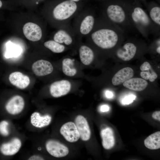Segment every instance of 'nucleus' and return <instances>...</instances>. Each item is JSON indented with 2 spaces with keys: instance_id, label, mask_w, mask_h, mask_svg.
<instances>
[{
  "instance_id": "nucleus-1",
  "label": "nucleus",
  "mask_w": 160,
  "mask_h": 160,
  "mask_svg": "<svg viewBox=\"0 0 160 160\" xmlns=\"http://www.w3.org/2000/svg\"><path fill=\"white\" fill-rule=\"evenodd\" d=\"M81 10L78 2L65 0L54 7L52 14L53 18L60 23L61 28L69 25L70 21Z\"/></svg>"
},
{
  "instance_id": "nucleus-2",
  "label": "nucleus",
  "mask_w": 160,
  "mask_h": 160,
  "mask_svg": "<svg viewBox=\"0 0 160 160\" xmlns=\"http://www.w3.org/2000/svg\"><path fill=\"white\" fill-rule=\"evenodd\" d=\"M87 37L97 46L104 49L113 48L118 40L116 33L107 28H102L92 31Z\"/></svg>"
},
{
  "instance_id": "nucleus-3",
  "label": "nucleus",
  "mask_w": 160,
  "mask_h": 160,
  "mask_svg": "<svg viewBox=\"0 0 160 160\" xmlns=\"http://www.w3.org/2000/svg\"><path fill=\"white\" fill-rule=\"evenodd\" d=\"M74 17L72 27L78 37L89 35L92 31L95 25V18L93 15L88 10H81Z\"/></svg>"
},
{
  "instance_id": "nucleus-4",
  "label": "nucleus",
  "mask_w": 160,
  "mask_h": 160,
  "mask_svg": "<svg viewBox=\"0 0 160 160\" xmlns=\"http://www.w3.org/2000/svg\"><path fill=\"white\" fill-rule=\"evenodd\" d=\"M76 37H78L73 27L68 25L60 28L56 32L53 40L65 46H69L73 43Z\"/></svg>"
},
{
  "instance_id": "nucleus-5",
  "label": "nucleus",
  "mask_w": 160,
  "mask_h": 160,
  "mask_svg": "<svg viewBox=\"0 0 160 160\" xmlns=\"http://www.w3.org/2000/svg\"><path fill=\"white\" fill-rule=\"evenodd\" d=\"M71 89L70 82L66 80H62L52 83L50 87L49 91L52 97L57 98L66 95Z\"/></svg>"
},
{
  "instance_id": "nucleus-6",
  "label": "nucleus",
  "mask_w": 160,
  "mask_h": 160,
  "mask_svg": "<svg viewBox=\"0 0 160 160\" xmlns=\"http://www.w3.org/2000/svg\"><path fill=\"white\" fill-rule=\"evenodd\" d=\"M45 147L49 153L55 157H64L69 153L68 149L66 146L55 140H48L46 143Z\"/></svg>"
},
{
  "instance_id": "nucleus-7",
  "label": "nucleus",
  "mask_w": 160,
  "mask_h": 160,
  "mask_svg": "<svg viewBox=\"0 0 160 160\" xmlns=\"http://www.w3.org/2000/svg\"><path fill=\"white\" fill-rule=\"evenodd\" d=\"M23 30L25 36L30 41H38L42 37V31L41 27L35 23H26L24 25Z\"/></svg>"
},
{
  "instance_id": "nucleus-8",
  "label": "nucleus",
  "mask_w": 160,
  "mask_h": 160,
  "mask_svg": "<svg viewBox=\"0 0 160 160\" xmlns=\"http://www.w3.org/2000/svg\"><path fill=\"white\" fill-rule=\"evenodd\" d=\"M61 134L68 141L73 143L77 141L80 135L74 123L68 122L64 124L60 130Z\"/></svg>"
},
{
  "instance_id": "nucleus-9",
  "label": "nucleus",
  "mask_w": 160,
  "mask_h": 160,
  "mask_svg": "<svg viewBox=\"0 0 160 160\" xmlns=\"http://www.w3.org/2000/svg\"><path fill=\"white\" fill-rule=\"evenodd\" d=\"M25 105L23 98L19 95H15L12 97L7 103L5 108L9 114L15 115L20 113L23 110Z\"/></svg>"
},
{
  "instance_id": "nucleus-10",
  "label": "nucleus",
  "mask_w": 160,
  "mask_h": 160,
  "mask_svg": "<svg viewBox=\"0 0 160 160\" xmlns=\"http://www.w3.org/2000/svg\"><path fill=\"white\" fill-rule=\"evenodd\" d=\"M33 73L38 76H44L51 73L53 68L49 61L44 60H38L35 62L32 66Z\"/></svg>"
},
{
  "instance_id": "nucleus-11",
  "label": "nucleus",
  "mask_w": 160,
  "mask_h": 160,
  "mask_svg": "<svg viewBox=\"0 0 160 160\" xmlns=\"http://www.w3.org/2000/svg\"><path fill=\"white\" fill-rule=\"evenodd\" d=\"M75 123L80 137L83 141L88 140L90 137L91 132L86 119L83 116L78 115L75 119Z\"/></svg>"
},
{
  "instance_id": "nucleus-12",
  "label": "nucleus",
  "mask_w": 160,
  "mask_h": 160,
  "mask_svg": "<svg viewBox=\"0 0 160 160\" xmlns=\"http://www.w3.org/2000/svg\"><path fill=\"white\" fill-rule=\"evenodd\" d=\"M9 79L12 84L21 89L27 87L30 82V78L28 76L19 71L11 73L9 75Z\"/></svg>"
},
{
  "instance_id": "nucleus-13",
  "label": "nucleus",
  "mask_w": 160,
  "mask_h": 160,
  "mask_svg": "<svg viewBox=\"0 0 160 160\" xmlns=\"http://www.w3.org/2000/svg\"><path fill=\"white\" fill-rule=\"evenodd\" d=\"M106 12L108 17L114 22L121 23L125 19V13L122 8L119 5L109 6L106 9Z\"/></svg>"
},
{
  "instance_id": "nucleus-14",
  "label": "nucleus",
  "mask_w": 160,
  "mask_h": 160,
  "mask_svg": "<svg viewBox=\"0 0 160 160\" xmlns=\"http://www.w3.org/2000/svg\"><path fill=\"white\" fill-rule=\"evenodd\" d=\"M137 47L133 44L128 43L116 51V55L120 59L124 61H128L132 59L135 56Z\"/></svg>"
},
{
  "instance_id": "nucleus-15",
  "label": "nucleus",
  "mask_w": 160,
  "mask_h": 160,
  "mask_svg": "<svg viewBox=\"0 0 160 160\" xmlns=\"http://www.w3.org/2000/svg\"><path fill=\"white\" fill-rule=\"evenodd\" d=\"M133 75L134 71L131 68H123L114 75L112 79V83L114 86L119 85L132 78Z\"/></svg>"
},
{
  "instance_id": "nucleus-16",
  "label": "nucleus",
  "mask_w": 160,
  "mask_h": 160,
  "mask_svg": "<svg viewBox=\"0 0 160 160\" xmlns=\"http://www.w3.org/2000/svg\"><path fill=\"white\" fill-rule=\"evenodd\" d=\"M21 145V142L20 139L14 138L10 142L2 144L1 148V151L5 155H13L18 152Z\"/></svg>"
},
{
  "instance_id": "nucleus-17",
  "label": "nucleus",
  "mask_w": 160,
  "mask_h": 160,
  "mask_svg": "<svg viewBox=\"0 0 160 160\" xmlns=\"http://www.w3.org/2000/svg\"><path fill=\"white\" fill-rule=\"evenodd\" d=\"M102 139V144L105 149L108 150L112 148L115 144V138L112 129L108 127L102 129L100 132Z\"/></svg>"
},
{
  "instance_id": "nucleus-18",
  "label": "nucleus",
  "mask_w": 160,
  "mask_h": 160,
  "mask_svg": "<svg viewBox=\"0 0 160 160\" xmlns=\"http://www.w3.org/2000/svg\"><path fill=\"white\" fill-rule=\"evenodd\" d=\"M148 85V83L145 80L139 78H132L123 83L124 87L136 91L144 90Z\"/></svg>"
},
{
  "instance_id": "nucleus-19",
  "label": "nucleus",
  "mask_w": 160,
  "mask_h": 160,
  "mask_svg": "<svg viewBox=\"0 0 160 160\" xmlns=\"http://www.w3.org/2000/svg\"><path fill=\"white\" fill-rule=\"evenodd\" d=\"M51 117L49 115L41 116L37 112L32 113L31 116V122L33 126L41 128L48 125L51 122Z\"/></svg>"
},
{
  "instance_id": "nucleus-20",
  "label": "nucleus",
  "mask_w": 160,
  "mask_h": 160,
  "mask_svg": "<svg viewBox=\"0 0 160 160\" xmlns=\"http://www.w3.org/2000/svg\"><path fill=\"white\" fill-rule=\"evenodd\" d=\"M79 54L80 60L84 65H90L94 59V54L93 51L86 45L83 44L80 46Z\"/></svg>"
},
{
  "instance_id": "nucleus-21",
  "label": "nucleus",
  "mask_w": 160,
  "mask_h": 160,
  "mask_svg": "<svg viewBox=\"0 0 160 160\" xmlns=\"http://www.w3.org/2000/svg\"><path fill=\"white\" fill-rule=\"evenodd\" d=\"M133 21L136 23L146 26L150 23L149 17L145 12L141 8H135L132 14Z\"/></svg>"
},
{
  "instance_id": "nucleus-22",
  "label": "nucleus",
  "mask_w": 160,
  "mask_h": 160,
  "mask_svg": "<svg viewBox=\"0 0 160 160\" xmlns=\"http://www.w3.org/2000/svg\"><path fill=\"white\" fill-rule=\"evenodd\" d=\"M142 71L140 73V76L145 80H149L151 82L154 81L157 78V75L153 70L150 64L145 62L140 67Z\"/></svg>"
},
{
  "instance_id": "nucleus-23",
  "label": "nucleus",
  "mask_w": 160,
  "mask_h": 160,
  "mask_svg": "<svg viewBox=\"0 0 160 160\" xmlns=\"http://www.w3.org/2000/svg\"><path fill=\"white\" fill-rule=\"evenodd\" d=\"M145 146L151 150L160 148V132H156L149 136L144 140Z\"/></svg>"
},
{
  "instance_id": "nucleus-24",
  "label": "nucleus",
  "mask_w": 160,
  "mask_h": 160,
  "mask_svg": "<svg viewBox=\"0 0 160 160\" xmlns=\"http://www.w3.org/2000/svg\"><path fill=\"white\" fill-rule=\"evenodd\" d=\"M62 70L66 76L72 77L77 73V70L73 66V60L69 58L63 59L62 62Z\"/></svg>"
},
{
  "instance_id": "nucleus-25",
  "label": "nucleus",
  "mask_w": 160,
  "mask_h": 160,
  "mask_svg": "<svg viewBox=\"0 0 160 160\" xmlns=\"http://www.w3.org/2000/svg\"><path fill=\"white\" fill-rule=\"evenodd\" d=\"M46 48L55 53H61L65 49V47L63 44L58 43L54 40H49L44 43Z\"/></svg>"
},
{
  "instance_id": "nucleus-26",
  "label": "nucleus",
  "mask_w": 160,
  "mask_h": 160,
  "mask_svg": "<svg viewBox=\"0 0 160 160\" xmlns=\"http://www.w3.org/2000/svg\"><path fill=\"white\" fill-rule=\"evenodd\" d=\"M151 19L157 24L160 25V8L155 7L153 8L150 12Z\"/></svg>"
},
{
  "instance_id": "nucleus-27",
  "label": "nucleus",
  "mask_w": 160,
  "mask_h": 160,
  "mask_svg": "<svg viewBox=\"0 0 160 160\" xmlns=\"http://www.w3.org/2000/svg\"><path fill=\"white\" fill-rule=\"evenodd\" d=\"M9 124L6 121H3L0 123V132L4 136L7 135L9 133L7 127Z\"/></svg>"
},
{
  "instance_id": "nucleus-28",
  "label": "nucleus",
  "mask_w": 160,
  "mask_h": 160,
  "mask_svg": "<svg viewBox=\"0 0 160 160\" xmlns=\"http://www.w3.org/2000/svg\"><path fill=\"white\" fill-rule=\"evenodd\" d=\"M136 97L134 95H129L125 97L122 100L121 103L123 105H129L132 103Z\"/></svg>"
},
{
  "instance_id": "nucleus-29",
  "label": "nucleus",
  "mask_w": 160,
  "mask_h": 160,
  "mask_svg": "<svg viewBox=\"0 0 160 160\" xmlns=\"http://www.w3.org/2000/svg\"><path fill=\"white\" fill-rule=\"evenodd\" d=\"M152 117L154 119L160 121V111H157L154 112L152 115Z\"/></svg>"
},
{
  "instance_id": "nucleus-30",
  "label": "nucleus",
  "mask_w": 160,
  "mask_h": 160,
  "mask_svg": "<svg viewBox=\"0 0 160 160\" xmlns=\"http://www.w3.org/2000/svg\"><path fill=\"white\" fill-rule=\"evenodd\" d=\"M30 160H44V159L38 155H33L31 156L28 159Z\"/></svg>"
},
{
  "instance_id": "nucleus-31",
  "label": "nucleus",
  "mask_w": 160,
  "mask_h": 160,
  "mask_svg": "<svg viewBox=\"0 0 160 160\" xmlns=\"http://www.w3.org/2000/svg\"><path fill=\"white\" fill-rule=\"evenodd\" d=\"M109 107L107 105H102L100 108V111L102 112H107L109 111Z\"/></svg>"
},
{
  "instance_id": "nucleus-32",
  "label": "nucleus",
  "mask_w": 160,
  "mask_h": 160,
  "mask_svg": "<svg viewBox=\"0 0 160 160\" xmlns=\"http://www.w3.org/2000/svg\"><path fill=\"white\" fill-rule=\"evenodd\" d=\"M105 95L108 98H111L113 97V95L111 92L107 91L105 92Z\"/></svg>"
},
{
  "instance_id": "nucleus-33",
  "label": "nucleus",
  "mask_w": 160,
  "mask_h": 160,
  "mask_svg": "<svg viewBox=\"0 0 160 160\" xmlns=\"http://www.w3.org/2000/svg\"><path fill=\"white\" fill-rule=\"evenodd\" d=\"M157 52L159 54L160 53V47L159 46L157 47L156 49Z\"/></svg>"
},
{
  "instance_id": "nucleus-34",
  "label": "nucleus",
  "mask_w": 160,
  "mask_h": 160,
  "mask_svg": "<svg viewBox=\"0 0 160 160\" xmlns=\"http://www.w3.org/2000/svg\"><path fill=\"white\" fill-rule=\"evenodd\" d=\"M69 1H72L76 2H78L81 0H68Z\"/></svg>"
},
{
  "instance_id": "nucleus-35",
  "label": "nucleus",
  "mask_w": 160,
  "mask_h": 160,
  "mask_svg": "<svg viewBox=\"0 0 160 160\" xmlns=\"http://www.w3.org/2000/svg\"><path fill=\"white\" fill-rule=\"evenodd\" d=\"M3 3L1 0H0V8H1L3 6Z\"/></svg>"
}]
</instances>
